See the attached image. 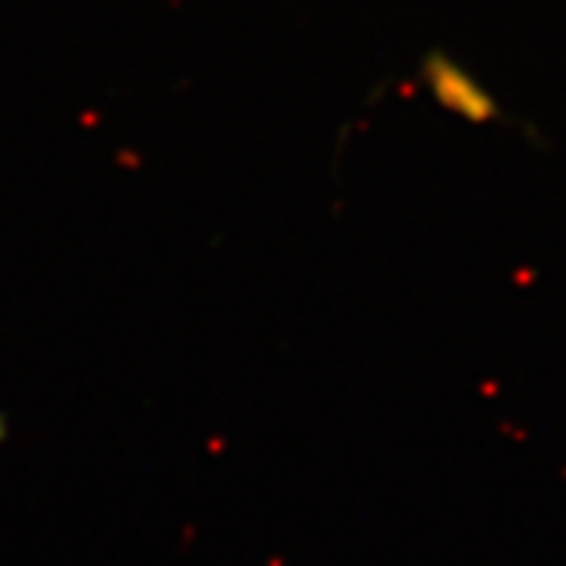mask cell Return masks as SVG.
<instances>
[{"label":"cell","mask_w":566,"mask_h":566,"mask_svg":"<svg viewBox=\"0 0 566 566\" xmlns=\"http://www.w3.org/2000/svg\"><path fill=\"white\" fill-rule=\"evenodd\" d=\"M423 78L429 84L431 95L446 109H452V113L463 115V118L478 124L497 118V107L492 95L483 93L481 86L474 84L467 72L460 70L458 64H452V61L431 55L423 66Z\"/></svg>","instance_id":"1"}]
</instances>
